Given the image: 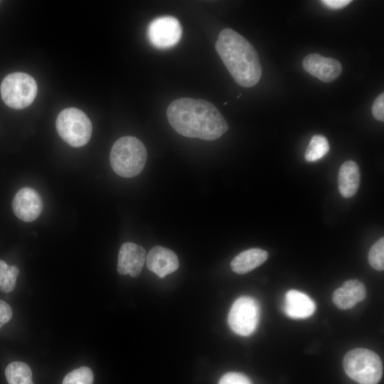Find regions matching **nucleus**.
<instances>
[{
    "mask_svg": "<svg viewBox=\"0 0 384 384\" xmlns=\"http://www.w3.org/2000/svg\"><path fill=\"white\" fill-rule=\"evenodd\" d=\"M166 116L173 129L186 137L215 140L228 129L218 110L205 100L176 99L168 106Z\"/></svg>",
    "mask_w": 384,
    "mask_h": 384,
    "instance_id": "1",
    "label": "nucleus"
},
{
    "mask_svg": "<svg viewBox=\"0 0 384 384\" xmlns=\"http://www.w3.org/2000/svg\"><path fill=\"white\" fill-rule=\"evenodd\" d=\"M215 50L228 72L240 86L255 85L262 75L257 53L252 44L234 30H222L215 43Z\"/></svg>",
    "mask_w": 384,
    "mask_h": 384,
    "instance_id": "2",
    "label": "nucleus"
},
{
    "mask_svg": "<svg viewBox=\"0 0 384 384\" xmlns=\"http://www.w3.org/2000/svg\"><path fill=\"white\" fill-rule=\"evenodd\" d=\"M147 152L144 144L137 137L124 136L118 139L110 151V164L113 171L123 178L139 174L146 164Z\"/></svg>",
    "mask_w": 384,
    "mask_h": 384,
    "instance_id": "3",
    "label": "nucleus"
},
{
    "mask_svg": "<svg viewBox=\"0 0 384 384\" xmlns=\"http://www.w3.org/2000/svg\"><path fill=\"white\" fill-rule=\"evenodd\" d=\"M346 375L359 384H378L383 375V364L373 351L357 348L349 351L343 359Z\"/></svg>",
    "mask_w": 384,
    "mask_h": 384,
    "instance_id": "4",
    "label": "nucleus"
},
{
    "mask_svg": "<svg viewBox=\"0 0 384 384\" xmlns=\"http://www.w3.org/2000/svg\"><path fill=\"white\" fill-rule=\"evenodd\" d=\"M55 127L59 136L73 147L85 145L92 135L90 119L84 112L75 107L62 110L56 119Z\"/></svg>",
    "mask_w": 384,
    "mask_h": 384,
    "instance_id": "5",
    "label": "nucleus"
},
{
    "mask_svg": "<svg viewBox=\"0 0 384 384\" xmlns=\"http://www.w3.org/2000/svg\"><path fill=\"white\" fill-rule=\"evenodd\" d=\"M37 92L34 78L22 72L6 75L1 84L2 100L13 109H23L30 105L36 98Z\"/></svg>",
    "mask_w": 384,
    "mask_h": 384,
    "instance_id": "6",
    "label": "nucleus"
},
{
    "mask_svg": "<svg viewBox=\"0 0 384 384\" xmlns=\"http://www.w3.org/2000/svg\"><path fill=\"white\" fill-rule=\"evenodd\" d=\"M260 314V305L255 299L247 296L240 297L230 309L228 316L229 326L240 336H250L257 329Z\"/></svg>",
    "mask_w": 384,
    "mask_h": 384,
    "instance_id": "7",
    "label": "nucleus"
},
{
    "mask_svg": "<svg viewBox=\"0 0 384 384\" xmlns=\"http://www.w3.org/2000/svg\"><path fill=\"white\" fill-rule=\"evenodd\" d=\"M182 35L179 21L171 16H160L153 20L147 29L148 38L159 49L171 48L178 43Z\"/></svg>",
    "mask_w": 384,
    "mask_h": 384,
    "instance_id": "8",
    "label": "nucleus"
},
{
    "mask_svg": "<svg viewBox=\"0 0 384 384\" xmlns=\"http://www.w3.org/2000/svg\"><path fill=\"white\" fill-rule=\"evenodd\" d=\"M12 209L18 218L25 222H31L41 213L43 201L35 189L23 187L14 197Z\"/></svg>",
    "mask_w": 384,
    "mask_h": 384,
    "instance_id": "9",
    "label": "nucleus"
},
{
    "mask_svg": "<svg viewBox=\"0 0 384 384\" xmlns=\"http://www.w3.org/2000/svg\"><path fill=\"white\" fill-rule=\"evenodd\" d=\"M302 66L307 73L324 82L335 80L342 72L338 60L317 53L307 55L302 61Z\"/></svg>",
    "mask_w": 384,
    "mask_h": 384,
    "instance_id": "10",
    "label": "nucleus"
},
{
    "mask_svg": "<svg viewBox=\"0 0 384 384\" xmlns=\"http://www.w3.org/2000/svg\"><path fill=\"white\" fill-rule=\"evenodd\" d=\"M146 254L144 247L134 242H125L120 247L118 254L117 271L122 275L138 277L146 262Z\"/></svg>",
    "mask_w": 384,
    "mask_h": 384,
    "instance_id": "11",
    "label": "nucleus"
},
{
    "mask_svg": "<svg viewBox=\"0 0 384 384\" xmlns=\"http://www.w3.org/2000/svg\"><path fill=\"white\" fill-rule=\"evenodd\" d=\"M147 268L161 278L175 272L179 267L177 255L171 250L161 246H154L146 258Z\"/></svg>",
    "mask_w": 384,
    "mask_h": 384,
    "instance_id": "12",
    "label": "nucleus"
},
{
    "mask_svg": "<svg viewBox=\"0 0 384 384\" xmlns=\"http://www.w3.org/2000/svg\"><path fill=\"white\" fill-rule=\"evenodd\" d=\"M315 309L314 302L306 294L294 289L286 293L283 310L287 316L306 319L314 314Z\"/></svg>",
    "mask_w": 384,
    "mask_h": 384,
    "instance_id": "13",
    "label": "nucleus"
},
{
    "mask_svg": "<svg viewBox=\"0 0 384 384\" xmlns=\"http://www.w3.org/2000/svg\"><path fill=\"white\" fill-rule=\"evenodd\" d=\"M364 284L358 279H350L336 289L332 296L334 304L341 309H348L366 297Z\"/></svg>",
    "mask_w": 384,
    "mask_h": 384,
    "instance_id": "14",
    "label": "nucleus"
},
{
    "mask_svg": "<svg viewBox=\"0 0 384 384\" xmlns=\"http://www.w3.org/2000/svg\"><path fill=\"white\" fill-rule=\"evenodd\" d=\"M360 172L357 164L346 161L340 167L338 174V190L344 198L353 196L359 187Z\"/></svg>",
    "mask_w": 384,
    "mask_h": 384,
    "instance_id": "15",
    "label": "nucleus"
},
{
    "mask_svg": "<svg viewBox=\"0 0 384 384\" xmlns=\"http://www.w3.org/2000/svg\"><path fill=\"white\" fill-rule=\"evenodd\" d=\"M268 257L267 251L251 248L236 255L230 262L233 272L242 274L247 273L264 263Z\"/></svg>",
    "mask_w": 384,
    "mask_h": 384,
    "instance_id": "16",
    "label": "nucleus"
},
{
    "mask_svg": "<svg viewBox=\"0 0 384 384\" xmlns=\"http://www.w3.org/2000/svg\"><path fill=\"white\" fill-rule=\"evenodd\" d=\"M5 375L9 384H33L31 370L23 362L9 363L5 370Z\"/></svg>",
    "mask_w": 384,
    "mask_h": 384,
    "instance_id": "17",
    "label": "nucleus"
},
{
    "mask_svg": "<svg viewBox=\"0 0 384 384\" xmlns=\"http://www.w3.org/2000/svg\"><path fill=\"white\" fill-rule=\"evenodd\" d=\"M328 139L323 135H314L305 151V159L307 161H316L326 155L329 151Z\"/></svg>",
    "mask_w": 384,
    "mask_h": 384,
    "instance_id": "18",
    "label": "nucleus"
},
{
    "mask_svg": "<svg viewBox=\"0 0 384 384\" xmlns=\"http://www.w3.org/2000/svg\"><path fill=\"white\" fill-rule=\"evenodd\" d=\"M19 269L15 265H9L0 260V291L4 293L12 292L16 286Z\"/></svg>",
    "mask_w": 384,
    "mask_h": 384,
    "instance_id": "19",
    "label": "nucleus"
},
{
    "mask_svg": "<svg viewBox=\"0 0 384 384\" xmlns=\"http://www.w3.org/2000/svg\"><path fill=\"white\" fill-rule=\"evenodd\" d=\"M93 373L91 369L82 366L68 373L62 384H92Z\"/></svg>",
    "mask_w": 384,
    "mask_h": 384,
    "instance_id": "20",
    "label": "nucleus"
},
{
    "mask_svg": "<svg viewBox=\"0 0 384 384\" xmlns=\"http://www.w3.org/2000/svg\"><path fill=\"white\" fill-rule=\"evenodd\" d=\"M368 262L375 270L384 269V238L379 239L371 247L368 254Z\"/></svg>",
    "mask_w": 384,
    "mask_h": 384,
    "instance_id": "21",
    "label": "nucleus"
},
{
    "mask_svg": "<svg viewBox=\"0 0 384 384\" xmlns=\"http://www.w3.org/2000/svg\"><path fill=\"white\" fill-rule=\"evenodd\" d=\"M218 384H252L251 380L245 374L237 372H229L224 374L220 379Z\"/></svg>",
    "mask_w": 384,
    "mask_h": 384,
    "instance_id": "22",
    "label": "nucleus"
},
{
    "mask_svg": "<svg viewBox=\"0 0 384 384\" xmlns=\"http://www.w3.org/2000/svg\"><path fill=\"white\" fill-rule=\"evenodd\" d=\"M373 117L381 122L384 121V93L380 94L374 100L372 105Z\"/></svg>",
    "mask_w": 384,
    "mask_h": 384,
    "instance_id": "23",
    "label": "nucleus"
},
{
    "mask_svg": "<svg viewBox=\"0 0 384 384\" xmlns=\"http://www.w3.org/2000/svg\"><path fill=\"white\" fill-rule=\"evenodd\" d=\"M12 317V309L9 304L0 299V329Z\"/></svg>",
    "mask_w": 384,
    "mask_h": 384,
    "instance_id": "24",
    "label": "nucleus"
},
{
    "mask_svg": "<svg viewBox=\"0 0 384 384\" xmlns=\"http://www.w3.org/2000/svg\"><path fill=\"white\" fill-rule=\"evenodd\" d=\"M321 2L331 9H342L350 3L351 0H323Z\"/></svg>",
    "mask_w": 384,
    "mask_h": 384,
    "instance_id": "25",
    "label": "nucleus"
}]
</instances>
